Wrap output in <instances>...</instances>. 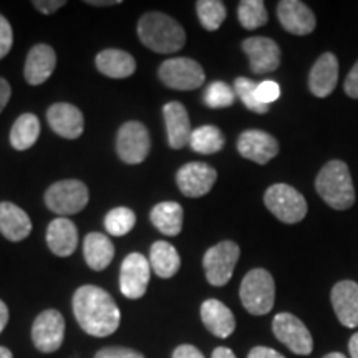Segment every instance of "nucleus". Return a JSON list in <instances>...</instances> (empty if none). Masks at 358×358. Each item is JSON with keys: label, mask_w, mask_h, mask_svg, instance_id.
Here are the masks:
<instances>
[{"label": "nucleus", "mask_w": 358, "mask_h": 358, "mask_svg": "<svg viewBox=\"0 0 358 358\" xmlns=\"http://www.w3.org/2000/svg\"><path fill=\"white\" fill-rule=\"evenodd\" d=\"M73 313L78 325L92 337H108L115 334L122 320L115 299L96 285H82L75 292Z\"/></svg>", "instance_id": "nucleus-1"}, {"label": "nucleus", "mask_w": 358, "mask_h": 358, "mask_svg": "<svg viewBox=\"0 0 358 358\" xmlns=\"http://www.w3.org/2000/svg\"><path fill=\"white\" fill-rule=\"evenodd\" d=\"M138 38L156 53H176L185 47V29L173 17L161 12H148L138 20Z\"/></svg>", "instance_id": "nucleus-2"}, {"label": "nucleus", "mask_w": 358, "mask_h": 358, "mask_svg": "<svg viewBox=\"0 0 358 358\" xmlns=\"http://www.w3.org/2000/svg\"><path fill=\"white\" fill-rule=\"evenodd\" d=\"M315 189L327 204L337 211H347L355 203L350 169L343 161H329L317 174Z\"/></svg>", "instance_id": "nucleus-3"}, {"label": "nucleus", "mask_w": 358, "mask_h": 358, "mask_svg": "<svg viewBox=\"0 0 358 358\" xmlns=\"http://www.w3.org/2000/svg\"><path fill=\"white\" fill-rule=\"evenodd\" d=\"M241 302L252 315H266L275 302V284L266 268H252L244 275L239 289Z\"/></svg>", "instance_id": "nucleus-4"}, {"label": "nucleus", "mask_w": 358, "mask_h": 358, "mask_svg": "<svg viewBox=\"0 0 358 358\" xmlns=\"http://www.w3.org/2000/svg\"><path fill=\"white\" fill-rule=\"evenodd\" d=\"M267 209L279 221L285 224H297L307 216V201L295 187L279 182L272 185L264 194Z\"/></svg>", "instance_id": "nucleus-5"}, {"label": "nucleus", "mask_w": 358, "mask_h": 358, "mask_svg": "<svg viewBox=\"0 0 358 358\" xmlns=\"http://www.w3.org/2000/svg\"><path fill=\"white\" fill-rule=\"evenodd\" d=\"M90 201V192L85 182L78 179H65L48 187L45 192V204L60 217L83 211Z\"/></svg>", "instance_id": "nucleus-6"}, {"label": "nucleus", "mask_w": 358, "mask_h": 358, "mask_svg": "<svg viewBox=\"0 0 358 358\" xmlns=\"http://www.w3.org/2000/svg\"><path fill=\"white\" fill-rule=\"evenodd\" d=\"M241 249L232 241H222L204 254L203 267L206 279L214 287H222L231 280L239 261Z\"/></svg>", "instance_id": "nucleus-7"}, {"label": "nucleus", "mask_w": 358, "mask_h": 358, "mask_svg": "<svg viewBox=\"0 0 358 358\" xmlns=\"http://www.w3.org/2000/svg\"><path fill=\"white\" fill-rule=\"evenodd\" d=\"M159 80L168 88L189 92V90L199 88L204 83L206 75L203 66L192 58H169L163 62L158 70Z\"/></svg>", "instance_id": "nucleus-8"}, {"label": "nucleus", "mask_w": 358, "mask_h": 358, "mask_svg": "<svg viewBox=\"0 0 358 358\" xmlns=\"http://www.w3.org/2000/svg\"><path fill=\"white\" fill-rule=\"evenodd\" d=\"M272 332L280 343H284L295 355H310L313 350V338L303 322L292 313H277L272 320Z\"/></svg>", "instance_id": "nucleus-9"}, {"label": "nucleus", "mask_w": 358, "mask_h": 358, "mask_svg": "<svg viewBox=\"0 0 358 358\" xmlns=\"http://www.w3.org/2000/svg\"><path fill=\"white\" fill-rule=\"evenodd\" d=\"M151 150V138L140 122H128L120 128L116 136V153L127 164H140Z\"/></svg>", "instance_id": "nucleus-10"}, {"label": "nucleus", "mask_w": 358, "mask_h": 358, "mask_svg": "<svg viewBox=\"0 0 358 358\" xmlns=\"http://www.w3.org/2000/svg\"><path fill=\"white\" fill-rule=\"evenodd\" d=\"M151 277L150 259L133 252L127 256L120 271V290L127 299L136 301L146 294Z\"/></svg>", "instance_id": "nucleus-11"}, {"label": "nucleus", "mask_w": 358, "mask_h": 358, "mask_svg": "<svg viewBox=\"0 0 358 358\" xmlns=\"http://www.w3.org/2000/svg\"><path fill=\"white\" fill-rule=\"evenodd\" d=\"M65 337V319L58 310H45L32 325L34 345L42 353H53L62 347Z\"/></svg>", "instance_id": "nucleus-12"}, {"label": "nucleus", "mask_w": 358, "mask_h": 358, "mask_svg": "<svg viewBox=\"0 0 358 358\" xmlns=\"http://www.w3.org/2000/svg\"><path fill=\"white\" fill-rule=\"evenodd\" d=\"M217 171L206 163H187L178 169L176 182L186 198H203L213 189Z\"/></svg>", "instance_id": "nucleus-13"}, {"label": "nucleus", "mask_w": 358, "mask_h": 358, "mask_svg": "<svg viewBox=\"0 0 358 358\" xmlns=\"http://www.w3.org/2000/svg\"><path fill=\"white\" fill-rule=\"evenodd\" d=\"M237 151L243 158L257 164H267L279 155V143L262 129H248L237 138Z\"/></svg>", "instance_id": "nucleus-14"}, {"label": "nucleus", "mask_w": 358, "mask_h": 358, "mask_svg": "<svg viewBox=\"0 0 358 358\" xmlns=\"http://www.w3.org/2000/svg\"><path fill=\"white\" fill-rule=\"evenodd\" d=\"M243 50L249 58L250 70L256 75L272 73L280 65V48L272 38L249 37L243 42Z\"/></svg>", "instance_id": "nucleus-15"}, {"label": "nucleus", "mask_w": 358, "mask_h": 358, "mask_svg": "<svg viewBox=\"0 0 358 358\" xmlns=\"http://www.w3.org/2000/svg\"><path fill=\"white\" fill-rule=\"evenodd\" d=\"M330 301L340 324L347 329L358 327V284L353 280H340L330 292Z\"/></svg>", "instance_id": "nucleus-16"}, {"label": "nucleus", "mask_w": 358, "mask_h": 358, "mask_svg": "<svg viewBox=\"0 0 358 358\" xmlns=\"http://www.w3.org/2000/svg\"><path fill=\"white\" fill-rule=\"evenodd\" d=\"M277 17L284 30L292 35H308L317 25L313 12L299 0H282L277 3Z\"/></svg>", "instance_id": "nucleus-17"}, {"label": "nucleus", "mask_w": 358, "mask_h": 358, "mask_svg": "<svg viewBox=\"0 0 358 358\" xmlns=\"http://www.w3.org/2000/svg\"><path fill=\"white\" fill-rule=\"evenodd\" d=\"M50 128L58 136L66 140H77L82 136L85 128L83 113L71 103H55L47 111Z\"/></svg>", "instance_id": "nucleus-18"}, {"label": "nucleus", "mask_w": 358, "mask_h": 358, "mask_svg": "<svg viewBox=\"0 0 358 358\" xmlns=\"http://www.w3.org/2000/svg\"><path fill=\"white\" fill-rule=\"evenodd\" d=\"M338 82V60L334 53L327 52L317 58L310 73H308V88L312 95L325 98L334 92Z\"/></svg>", "instance_id": "nucleus-19"}, {"label": "nucleus", "mask_w": 358, "mask_h": 358, "mask_svg": "<svg viewBox=\"0 0 358 358\" xmlns=\"http://www.w3.org/2000/svg\"><path fill=\"white\" fill-rule=\"evenodd\" d=\"M164 123H166L168 143L173 150H181L191 141V122L185 105L179 101H169L163 106Z\"/></svg>", "instance_id": "nucleus-20"}, {"label": "nucleus", "mask_w": 358, "mask_h": 358, "mask_svg": "<svg viewBox=\"0 0 358 358\" xmlns=\"http://www.w3.org/2000/svg\"><path fill=\"white\" fill-rule=\"evenodd\" d=\"M57 65V55L55 50L50 45L38 43L35 47L30 48L29 55H27L25 69H24V77L27 83L34 85H42L52 77L53 70Z\"/></svg>", "instance_id": "nucleus-21"}, {"label": "nucleus", "mask_w": 358, "mask_h": 358, "mask_svg": "<svg viewBox=\"0 0 358 358\" xmlns=\"http://www.w3.org/2000/svg\"><path fill=\"white\" fill-rule=\"evenodd\" d=\"M201 320L206 329L217 338H227L236 330V319L231 308L221 301L208 299L201 306Z\"/></svg>", "instance_id": "nucleus-22"}, {"label": "nucleus", "mask_w": 358, "mask_h": 358, "mask_svg": "<svg viewBox=\"0 0 358 358\" xmlns=\"http://www.w3.org/2000/svg\"><path fill=\"white\" fill-rule=\"evenodd\" d=\"M47 244L55 256L69 257L78 245V232L70 219L58 217L48 224Z\"/></svg>", "instance_id": "nucleus-23"}, {"label": "nucleus", "mask_w": 358, "mask_h": 358, "mask_svg": "<svg viewBox=\"0 0 358 358\" xmlns=\"http://www.w3.org/2000/svg\"><path fill=\"white\" fill-rule=\"evenodd\" d=\"M0 232L12 243H19L30 236L32 221L24 209L13 203H0Z\"/></svg>", "instance_id": "nucleus-24"}, {"label": "nucleus", "mask_w": 358, "mask_h": 358, "mask_svg": "<svg viewBox=\"0 0 358 358\" xmlns=\"http://www.w3.org/2000/svg\"><path fill=\"white\" fill-rule=\"evenodd\" d=\"M96 69L105 77L128 78L136 70V60L128 52L118 50V48H106L96 55Z\"/></svg>", "instance_id": "nucleus-25"}, {"label": "nucleus", "mask_w": 358, "mask_h": 358, "mask_svg": "<svg viewBox=\"0 0 358 358\" xmlns=\"http://www.w3.org/2000/svg\"><path fill=\"white\" fill-rule=\"evenodd\" d=\"M83 256L88 267L93 271H103L113 261L115 245L106 234L92 232L83 241Z\"/></svg>", "instance_id": "nucleus-26"}, {"label": "nucleus", "mask_w": 358, "mask_h": 358, "mask_svg": "<svg viewBox=\"0 0 358 358\" xmlns=\"http://www.w3.org/2000/svg\"><path fill=\"white\" fill-rule=\"evenodd\" d=\"M150 266L161 279H171L181 267V257L174 245L164 241H156L150 250Z\"/></svg>", "instance_id": "nucleus-27"}, {"label": "nucleus", "mask_w": 358, "mask_h": 358, "mask_svg": "<svg viewBox=\"0 0 358 358\" xmlns=\"http://www.w3.org/2000/svg\"><path fill=\"white\" fill-rule=\"evenodd\" d=\"M151 222L161 234L178 236L182 229V208L174 201L156 204L151 211Z\"/></svg>", "instance_id": "nucleus-28"}, {"label": "nucleus", "mask_w": 358, "mask_h": 358, "mask_svg": "<svg viewBox=\"0 0 358 358\" xmlns=\"http://www.w3.org/2000/svg\"><path fill=\"white\" fill-rule=\"evenodd\" d=\"M40 136V122L32 113H24L15 120L10 129V145L13 150L25 151L37 143Z\"/></svg>", "instance_id": "nucleus-29"}, {"label": "nucleus", "mask_w": 358, "mask_h": 358, "mask_svg": "<svg viewBox=\"0 0 358 358\" xmlns=\"http://www.w3.org/2000/svg\"><path fill=\"white\" fill-rule=\"evenodd\" d=\"M224 134L217 127L213 124H204V127L196 128L191 134L189 146L192 151L201 155H214L224 148Z\"/></svg>", "instance_id": "nucleus-30"}, {"label": "nucleus", "mask_w": 358, "mask_h": 358, "mask_svg": "<svg viewBox=\"0 0 358 358\" xmlns=\"http://www.w3.org/2000/svg\"><path fill=\"white\" fill-rule=\"evenodd\" d=\"M237 19L248 30L261 29L268 22L266 3L262 0H243L237 7Z\"/></svg>", "instance_id": "nucleus-31"}, {"label": "nucleus", "mask_w": 358, "mask_h": 358, "mask_svg": "<svg viewBox=\"0 0 358 358\" xmlns=\"http://www.w3.org/2000/svg\"><path fill=\"white\" fill-rule=\"evenodd\" d=\"M196 12H198L201 25L209 32L217 30L227 15L226 6L219 0H199V2H196Z\"/></svg>", "instance_id": "nucleus-32"}, {"label": "nucleus", "mask_w": 358, "mask_h": 358, "mask_svg": "<svg viewBox=\"0 0 358 358\" xmlns=\"http://www.w3.org/2000/svg\"><path fill=\"white\" fill-rule=\"evenodd\" d=\"M234 92H236V96L244 103V106L248 110L254 111V113H259V115H264L268 111V106L262 105V103L259 101L257 83L252 82L250 78H244V77L236 78Z\"/></svg>", "instance_id": "nucleus-33"}, {"label": "nucleus", "mask_w": 358, "mask_h": 358, "mask_svg": "<svg viewBox=\"0 0 358 358\" xmlns=\"http://www.w3.org/2000/svg\"><path fill=\"white\" fill-rule=\"evenodd\" d=\"M134 224H136V216L129 208H115L105 217V229L116 237L128 234Z\"/></svg>", "instance_id": "nucleus-34"}, {"label": "nucleus", "mask_w": 358, "mask_h": 358, "mask_svg": "<svg viewBox=\"0 0 358 358\" xmlns=\"http://www.w3.org/2000/svg\"><path fill=\"white\" fill-rule=\"evenodd\" d=\"M236 92L226 82H213L204 92V103L209 108H227L234 105Z\"/></svg>", "instance_id": "nucleus-35"}, {"label": "nucleus", "mask_w": 358, "mask_h": 358, "mask_svg": "<svg viewBox=\"0 0 358 358\" xmlns=\"http://www.w3.org/2000/svg\"><path fill=\"white\" fill-rule=\"evenodd\" d=\"M280 96V87L279 83L272 82V80H264V82L257 83V98L262 105H271Z\"/></svg>", "instance_id": "nucleus-36"}, {"label": "nucleus", "mask_w": 358, "mask_h": 358, "mask_svg": "<svg viewBox=\"0 0 358 358\" xmlns=\"http://www.w3.org/2000/svg\"><path fill=\"white\" fill-rule=\"evenodd\" d=\"M13 43V34L12 27L8 24V20L3 15H0V60L3 57H7V53L10 52Z\"/></svg>", "instance_id": "nucleus-37"}, {"label": "nucleus", "mask_w": 358, "mask_h": 358, "mask_svg": "<svg viewBox=\"0 0 358 358\" xmlns=\"http://www.w3.org/2000/svg\"><path fill=\"white\" fill-rule=\"evenodd\" d=\"M95 358H145L140 352L124 347H106L96 353Z\"/></svg>", "instance_id": "nucleus-38"}, {"label": "nucleus", "mask_w": 358, "mask_h": 358, "mask_svg": "<svg viewBox=\"0 0 358 358\" xmlns=\"http://www.w3.org/2000/svg\"><path fill=\"white\" fill-rule=\"evenodd\" d=\"M343 88H345V93L348 96L358 100V60H357V64L352 66L350 73L347 75V80H345V85H343Z\"/></svg>", "instance_id": "nucleus-39"}, {"label": "nucleus", "mask_w": 358, "mask_h": 358, "mask_svg": "<svg viewBox=\"0 0 358 358\" xmlns=\"http://www.w3.org/2000/svg\"><path fill=\"white\" fill-rule=\"evenodd\" d=\"M64 0H35L34 7L37 8L38 12L45 13V15H50V13H55L58 8L64 7Z\"/></svg>", "instance_id": "nucleus-40"}, {"label": "nucleus", "mask_w": 358, "mask_h": 358, "mask_svg": "<svg viewBox=\"0 0 358 358\" xmlns=\"http://www.w3.org/2000/svg\"><path fill=\"white\" fill-rule=\"evenodd\" d=\"M248 358H285V357L280 355V353L274 350V348L254 347L252 350L248 353Z\"/></svg>", "instance_id": "nucleus-41"}, {"label": "nucleus", "mask_w": 358, "mask_h": 358, "mask_svg": "<svg viewBox=\"0 0 358 358\" xmlns=\"http://www.w3.org/2000/svg\"><path fill=\"white\" fill-rule=\"evenodd\" d=\"M173 358H204V355L194 345H179L173 352Z\"/></svg>", "instance_id": "nucleus-42"}, {"label": "nucleus", "mask_w": 358, "mask_h": 358, "mask_svg": "<svg viewBox=\"0 0 358 358\" xmlns=\"http://www.w3.org/2000/svg\"><path fill=\"white\" fill-rule=\"evenodd\" d=\"M10 95H12L10 85H8L6 78H0V113H2V110L7 106L8 100H10Z\"/></svg>", "instance_id": "nucleus-43"}, {"label": "nucleus", "mask_w": 358, "mask_h": 358, "mask_svg": "<svg viewBox=\"0 0 358 358\" xmlns=\"http://www.w3.org/2000/svg\"><path fill=\"white\" fill-rule=\"evenodd\" d=\"M211 358H236V355H234V352L231 350V348L217 347L216 350L213 352V357Z\"/></svg>", "instance_id": "nucleus-44"}, {"label": "nucleus", "mask_w": 358, "mask_h": 358, "mask_svg": "<svg viewBox=\"0 0 358 358\" xmlns=\"http://www.w3.org/2000/svg\"><path fill=\"white\" fill-rule=\"evenodd\" d=\"M7 322H8V308L6 303L0 301V334H2V330L6 329Z\"/></svg>", "instance_id": "nucleus-45"}, {"label": "nucleus", "mask_w": 358, "mask_h": 358, "mask_svg": "<svg viewBox=\"0 0 358 358\" xmlns=\"http://www.w3.org/2000/svg\"><path fill=\"white\" fill-rule=\"evenodd\" d=\"M348 352H350V358H358V332L352 335L348 342Z\"/></svg>", "instance_id": "nucleus-46"}, {"label": "nucleus", "mask_w": 358, "mask_h": 358, "mask_svg": "<svg viewBox=\"0 0 358 358\" xmlns=\"http://www.w3.org/2000/svg\"><path fill=\"white\" fill-rule=\"evenodd\" d=\"M90 6H95V7H106V6H118V3H122L120 0H108V2H105V0H90Z\"/></svg>", "instance_id": "nucleus-47"}, {"label": "nucleus", "mask_w": 358, "mask_h": 358, "mask_svg": "<svg viewBox=\"0 0 358 358\" xmlns=\"http://www.w3.org/2000/svg\"><path fill=\"white\" fill-rule=\"evenodd\" d=\"M0 358H13L12 352L6 347H0Z\"/></svg>", "instance_id": "nucleus-48"}, {"label": "nucleus", "mask_w": 358, "mask_h": 358, "mask_svg": "<svg viewBox=\"0 0 358 358\" xmlns=\"http://www.w3.org/2000/svg\"><path fill=\"white\" fill-rule=\"evenodd\" d=\"M324 358H347V357L340 352H332V353H327Z\"/></svg>", "instance_id": "nucleus-49"}]
</instances>
